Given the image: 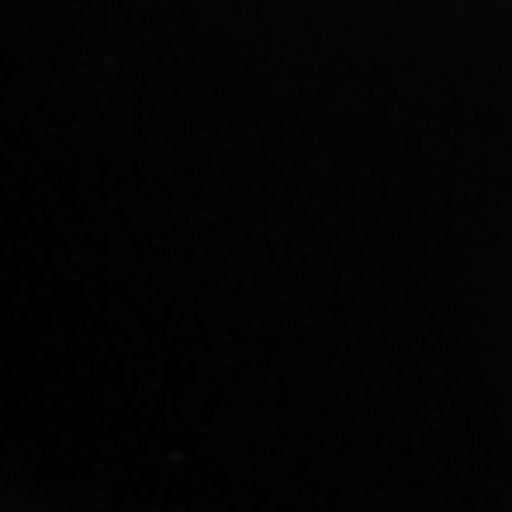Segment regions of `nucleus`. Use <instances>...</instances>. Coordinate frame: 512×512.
<instances>
[]
</instances>
